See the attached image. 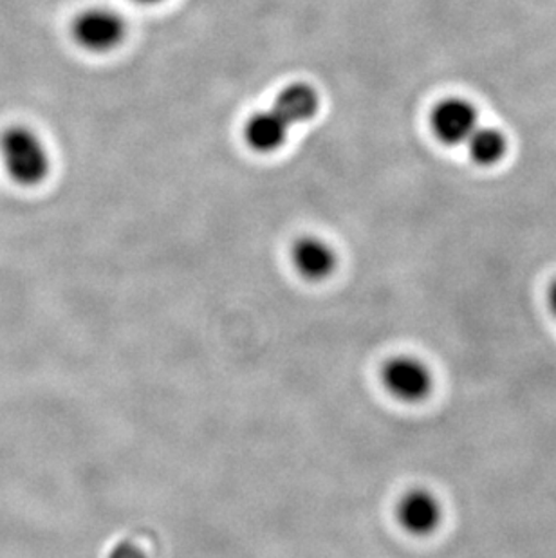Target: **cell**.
Masks as SVG:
<instances>
[{
  "label": "cell",
  "instance_id": "ba28073f",
  "mask_svg": "<svg viewBox=\"0 0 556 558\" xmlns=\"http://www.w3.org/2000/svg\"><path fill=\"white\" fill-rule=\"evenodd\" d=\"M467 145L470 158L483 167L499 163L508 148V142L503 132L489 126H478L472 136L468 137Z\"/></svg>",
  "mask_w": 556,
  "mask_h": 558
},
{
  "label": "cell",
  "instance_id": "8992f818",
  "mask_svg": "<svg viewBox=\"0 0 556 558\" xmlns=\"http://www.w3.org/2000/svg\"><path fill=\"white\" fill-rule=\"evenodd\" d=\"M398 519L412 535H431L442 522V505L431 492L412 490L399 500Z\"/></svg>",
  "mask_w": 556,
  "mask_h": 558
},
{
  "label": "cell",
  "instance_id": "8fae6325",
  "mask_svg": "<svg viewBox=\"0 0 556 558\" xmlns=\"http://www.w3.org/2000/svg\"><path fill=\"white\" fill-rule=\"evenodd\" d=\"M137 2H143V4H156V2H161V0H137Z\"/></svg>",
  "mask_w": 556,
  "mask_h": 558
},
{
  "label": "cell",
  "instance_id": "3957f363",
  "mask_svg": "<svg viewBox=\"0 0 556 558\" xmlns=\"http://www.w3.org/2000/svg\"><path fill=\"white\" fill-rule=\"evenodd\" d=\"M125 22L112 10H87L73 22V38L93 53H107L118 48L125 37Z\"/></svg>",
  "mask_w": 556,
  "mask_h": 558
},
{
  "label": "cell",
  "instance_id": "6da1fadb",
  "mask_svg": "<svg viewBox=\"0 0 556 558\" xmlns=\"http://www.w3.org/2000/svg\"><path fill=\"white\" fill-rule=\"evenodd\" d=\"M321 107V96L307 84L289 85L278 95L274 106L257 112L244 126V140L255 153H275L288 142L294 125L310 122Z\"/></svg>",
  "mask_w": 556,
  "mask_h": 558
},
{
  "label": "cell",
  "instance_id": "30bf717a",
  "mask_svg": "<svg viewBox=\"0 0 556 558\" xmlns=\"http://www.w3.org/2000/svg\"><path fill=\"white\" fill-rule=\"evenodd\" d=\"M547 301H549V307H552L553 315L556 316V280L553 282L552 288H549V296H547Z\"/></svg>",
  "mask_w": 556,
  "mask_h": 558
},
{
  "label": "cell",
  "instance_id": "277c9868",
  "mask_svg": "<svg viewBox=\"0 0 556 558\" xmlns=\"http://www.w3.org/2000/svg\"><path fill=\"white\" fill-rule=\"evenodd\" d=\"M382 378L385 389L404 403H418L431 395V369L412 356H396L387 362Z\"/></svg>",
  "mask_w": 556,
  "mask_h": 558
},
{
  "label": "cell",
  "instance_id": "7a4b0ae2",
  "mask_svg": "<svg viewBox=\"0 0 556 558\" xmlns=\"http://www.w3.org/2000/svg\"><path fill=\"white\" fill-rule=\"evenodd\" d=\"M0 159L5 174L21 186H37L51 170L48 148L26 126H11L0 136Z\"/></svg>",
  "mask_w": 556,
  "mask_h": 558
},
{
  "label": "cell",
  "instance_id": "9c48e42d",
  "mask_svg": "<svg viewBox=\"0 0 556 558\" xmlns=\"http://www.w3.org/2000/svg\"><path fill=\"white\" fill-rule=\"evenodd\" d=\"M111 558H147L136 544H120L111 554Z\"/></svg>",
  "mask_w": 556,
  "mask_h": 558
},
{
  "label": "cell",
  "instance_id": "5b68a950",
  "mask_svg": "<svg viewBox=\"0 0 556 558\" xmlns=\"http://www.w3.org/2000/svg\"><path fill=\"white\" fill-rule=\"evenodd\" d=\"M478 126V111L464 100L442 101L432 112V131L446 145L467 143Z\"/></svg>",
  "mask_w": 556,
  "mask_h": 558
},
{
  "label": "cell",
  "instance_id": "52a82bcc",
  "mask_svg": "<svg viewBox=\"0 0 556 558\" xmlns=\"http://www.w3.org/2000/svg\"><path fill=\"white\" fill-rule=\"evenodd\" d=\"M335 250L318 238H302L293 246V264L307 280H324L336 269Z\"/></svg>",
  "mask_w": 556,
  "mask_h": 558
}]
</instances>
